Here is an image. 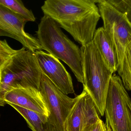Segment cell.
Here are the masks:
<instances>
[{
  "mask_svg": "<svg viewBox=\"0 0 131 131\" xmlns=\"http://www.w3.org/2000/svg\"><path fill=\"white\" fill-rule=\"evenodd\" d=\"M105 127H106V131H112L110 127L107 123H105Z\"/></svg>",
  "mask_w": 131,
  "mask_h": 131,
  "instance_id": "d6986e66",
  "label": "cell"
},
{
  "mask_svg": "<svg viewBox=\"0 0 131 131\" xmlns=\"http://www.w3.org/2000/svg\"><path fill=\"white\" fill-rule=\"evenodd\" d=\"M104 114L112 131H131V99L120 76L112 75Z\"/></svg>",
  "mask_w": 131,
  "mask_h": 131,
  "instance_id": "5b68a950",
  "label": "cell"
},
{
  "mask_svg": "<svg viewBox=\"0 0 131 131\" xmlns=\"http://www.w3.org/2000/svg\"><path fill=\"white\" fill-rule=\"evenodd\" d=\"M105 127V124L100 119L98 121L85 127L82 131H103Z\"/></svg>",
  "mask_w": 131,
  "mask_h": 131,
  "instance_id": "ac0fdd59",
  "label": "cell"
},
{
  "mask_svg": "<svg viewBox=\"0 0 131 131\" xmlns=\"http://www.w3.org/2000/svg\"><path fill=\"white\" fill-rule=\"evenodd\" d=\"M98 7L104 23L103 27L117 50L119 67L126 48L131 43V24L124 14L106 2L99 3Z\"/></svg>",
  "mask_w": 131,
  "mask_h": 131,
  "instance_id": "8992f818",
  "label": "cell"
},
{
  "mask_svg": "<svg viewBox=\"0 0 131 131\" xmlns=\"http://www.w3.org/2000/svg\"><path fill=\"white\" fill-rule=\"evenodd\" d=\"M117 71L126 90L131 92V43L126 48L122 63Z\"/></svg>",
  "mask_w": 131,
  "mask_h": 131,
  "instance_id": "5bb4252c",
  "label": "cell"
},
{
  "mask_svg": "<svg viewBox=\"0 0 131 131\" xmlns=\"http://www.w3.org/2000/svg\"><path fill=\"white\" fill-rule=\"evenodd\" d=\"M37 35L41 49L63 61L69 66L78 81L82 84L81 48L64 34L57 23L44 15L38 25Z\"/></svg>",
  "mask_w": 131,
  "mask_h": 131,
  "instance_id": "3957f363",
  "label": "cell"
},
{
  "mask_svg": "<svg viewBox=\"0 0 131 131\" xmlns=\"http://www.w3.org/2000/svg\"><path fill=\"white\" fill-rule=\"evenodd\" d=\"M17 50L12 48L6 40H0V71L11 57Z\"/></svg>",
  "mask_w": 131,
  "mask_h": 131,
  "instance_id": "e0dca14e",
  "label": "cell"
},
{
  "mask_svg": "<svg viewBox=\"0 0 131 131\" xmlns=\"http://www.w3.org/2000/svg\"><path fill=\"white\" fill-rule=\"evenodd\" d=\"M84 90L89 95L99 114L104 115L110 81L113 73L108 68L92 41L81 48Z\"/></svg>",
  "mask_w": 131,
  "mask_h": 131,
  "instance_id": "277c9868",
  "label": "cell"
},
{
  "mask_svg": "<svg viewBox=\"0 0 131 131\" xmlns=\"http://www.w3.org/2000/svg\"><path fill=\"white\" fill-rule=\"evenodd\" d=\"M39 91L49 112L48 117L56 131H65L67 116L78 96L71 98L58 89L42 73Z\"/></svg>",
  "mask_w": 131,
  "mask_h": 131,
  "instance_id": "52a82bcc",
  "label": "cell"
},
{
  "mask_svg": "<svg viewBox=\"0 0 131 131\" xmlns=\"http://www.w3.org/2000/svg\"><path fill=\"white\" fill-rule=\"evenodd\" d=\"M93 41L108 68L112 73L118 68L117 53L111 39L103 27L96 30Z\"/></svg>",
  "mask_w": 131,
  "mask_h": 131,
  "instance_id": "7c38bea8",
  "label": "cell"
},
{
  "mask_svg": "<svg viewBox=\"0 0 131 131\" xmlns=\"http://www.w3.org/2000/svg\"><path fill=\"white\" fill-rule=\"evenodd\" d=\"M27 21L21 15L0 4V37L13 38L33 52L42 50L38 39L25 31Z\"/></svg>",
  "mask_w": 131,
  "mask_h": 131,
  "instance_id": "ba28073f",
  "label": "cell"
},
{
  "mask_svg": "<svg viewBox=\"0 0 131 131\" xmlns=\"http://www.w3.org/2000/svg\"><path fill=\"white\" fill-rule=\"evenodd\" d=\"M0 4L21 15L27 21L35 20L31 11L25 6L21 0H0Z\"/></svg>",
  "mask_w": 131,
  "mask_h": 131,
  "instance_id": "9a60e30c",
  "label": "cell"
},
{
  "mask_svg": "<svg viewBox=\"0 0 131 131\" xmlns=\"http://www.w3.org/2000/svg\"><path fill=\"white\" fill-rule=\"evenodd\" d=\"M104 1L124 14L131 24V0H105Z\"/></svg>",
  "mask_w": 131,
  "mask_h": 131,
  "instance_id": "2e32d148",
  "label": "cell"
},
{
  "mask_svg": "<svg viewBox=\"0 0 131 131\" xmlns=\"http://www.w3.org/2000/svg\"><path fill=\"white\" fill-rule=\"evenodd\" d=\"M105 0H94V1L95 2V3H101V2H104Z\"/></svg>",
  "mask_w": 131,
  "mask_h": 131,
  "instance_id": "ffe728a7",
  "label": "cell"
},
{
  "mask_svg": "<svg viewBox=\"0 0 131 131\" xmlns=\"http://www.w3.org/2000/svg\"><path fill=\"white\" fill-rule=\"evenodd\" d=\"M103 131H106V127H105H105L104 128V130H103Z\"/></svg>",
  "mask_w": 131,
  "mask_h": 131,
  "instance_id": "44dd1931",
  "label": "cell"
},
{
  "mask_svg": "<svg viewBox=\"0 0 131 131\" xmlns=\"http://www.w3.org/2000/svg\"><path fill=\"white\" fill-rule=\"evenodd\" d=\"M69 113L65 122V131H82L89 125L101 118L95 104L83 89Z\"/></svg>",
  "mask_w": 131,
  "mask_h": 131,
  "instance_id": "9c48e42d",
  "label": "cell"
},
{
  "mask_svg": "<svg viewBox=\"0 0 131 131\" xmlns=\"http://www.w3.org/2000/svg\"><path fill=\"white\" fill-rule=\"evenodd\" d=\"M17 111L26 121L33 131H56L48 116L20 107L14 104L7 103Z\"/></svg>",
  "mask_w": 131,
  "mask_h": 131,
  "instance_id": "4fadbf2b",
  "label": "cell"
},
{
  "mask_svg": "<svg viewBox=\"0 0 131 131\" xmlns=\"http://www.w3.org/2000/svg\"><path fill=\"white\" fill-rule=\"evenodd\" d=\"M42 72L35 52L23 47L17 50L0 71V107L6 104L5 94L13 89L39 90Z\"/></svg>",
  "mask_w": 131,
  "mask_h": 131,
  "instance_id": "7a4b0ae2",
  "label": "cell"
},
{
  "mask_svg": "<svg viewBox=\"0 0 131 131\" xmlns=\"http://www.w3.org/2000/svg\"><path fill=\"white\" fill-rule=\"evenodd\" d=\"M35 54L42 73L58 89L67 95L74 92L71 77L58 58L41 50Z\"/></svg>",
  "mask_w": 131,
  "mask_h": 131,
  "instance_id": "30bf717a",
  "label": "cell"
},
{
  "mask_svg": "<svg viewBox=\"0 0 131 131\" xmlns=\"http://www.w3.org/2000/svg\"><path fill=\"white\" fill-rule=\"evenodd\" d=\"M95 4L94 0H45L41 9L83 46L93 41L101 17Z\"/></svg>",
  "mask_w": 131,
  "mask_h": 131,
  "instance_id": "6da1fadb",
  "label": "cell"
},
{
  "mask_svg": "<svg viewBox=\"0 0 131 131\" xmlns=\"http://www.w3.org/2000/svg\"><path fill=\"white\" fill-rule=\"evenodd\" d=\"M6 104H14L26 109L48 116L49 112L40 91L33 88L13 89L5 95Z\"/></svg>",
  "mask_w": 131,
  "mask_h": 131,
  "instance_id": "8fae6325",
  "label": "cell"
}]
</instances>
